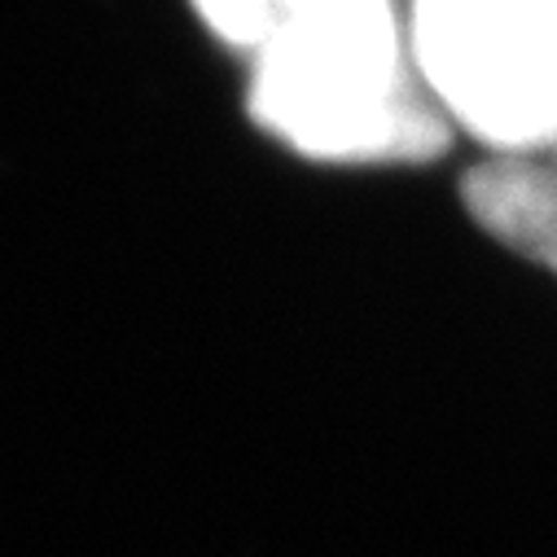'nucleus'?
Here are the masks:
<instances>
[{"mask_svg": "<svg viewBox=\"0 0 557 557\" xmlns=\"http://www.w3.org/2000/svg\"><path fill=\"white\" fill-rule=\"evenodd\" d=\"M461 198L487 237L557 276V168L500 154L466 172Z\"/></svg>", "mask_w": 557, "mask_h": 557, "instance_id": "nucleus-3", "label": "nucleus"}, {"mask_svg": "<svg viewBox=\"0 0 557 557\" xmlns=\"http://www.w3.org/2000/svg\"><path fill=\"white\" fill-rule=\"evenodd\" d=\"M246 106L268 136L317 163H426L448 146L391 0L286 14L255 49Z\"/></svg>", "mask_w": 557, "mask_h": 557, "instance_id": "nucleus-1", "label": "nucleus"}, {"mask_svg": "<svg viewBox=\"0 0 557 557\" xmlns=\"http://www.w3.org/2000/svg\"><path fill=\"white\" fill-rule=\"evenodd\" d=\"M194 10L224 45L237 49H259L286 18L282 0H194Z\"/></svg>", "mask_w": 557, "mask_h": 557, "instance_id": "nucleus-4", "label": "nucleus"}, {"mask_svg": "<svg viewBox=\"0 0 557 557\" xmlns=\"http://www.w3.org/2000/svg\"><path fill=\"white\" fill-rule=\"evenodd\" d=\"M308 5H325V0H282V14H295V10H308Z\"/></svg>", "mask_w": 557, "mask_h": 557, "instance_id": "nucleus-6", "label": "nucleus"}, {"mask_svg": "<svg viewBox=\"0 0 557 557\" xmlns=\"http://www.w3.org/2000/svg\"><path fill=\"white\" fill-rule=\"evenodd\" d=\"M513 10L522 14V23L535 32L540 49L548 53L553 71H557V0H513Z\"/></svg>", "mask_w": 557, "mask_h": 557, "instance_id": "nucleus-5", "label": "nucleus"}, {"mask_svg": "<svg viewBox=\"0 0 557 557\" xmlns=\"http://www.w3.org/2000/svg\"><path fill=\"white\" fill-rule=\"evenodd\" d=\"M412 62L479 141L527 154L557 136V71L513 0H412Z\"/></svg>", "mask_w": 557, "mask_h": 557, "instance_id": "nucleus-2", "label": "nucleus"}]
</instances>
